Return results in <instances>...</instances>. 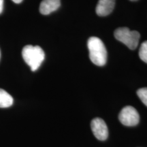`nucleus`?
<instances>
[{
	"mask_svg": "<svg viewBox=\"0 0 147 147\" xmlns=\"http://www.w3.org/2000/svg\"><path fill=\"white\" fill-rule=\"evenodd\" d=\"M119 119L124 125L132 127L139 123L140 116L136 108L127 106L121 110L119 115Z\"/></svg>",
	"mask_w": 147,
	"mask_h": 147,
	"instance_id": "4",
	"label": "nucleus"
},
{
	"mask_svg": "<svg viewBox=\"0 0 147 147\" xmlns=\"http://www.w3.org/2000/svg\"><path fill=\"white\" fill-rule=\"evenodd\" d=\"M12 1L15 3H20L23 1V0H12Z\"/></svg>",
	"mask_w": 147,
	"mask_h": 147,
	"instance_id": "12",
	"label": "nucleus"
},
{
	"mask_svg": "<svg viewBox=\"0 0 147 147\" xmlns=\"http://www.w3.org/2000/svg\"><path fill=\"white\" fill-rule=\"evenodd\" d=\"M0 59H1V51H0Z\"/></svg>",
	"mask_w": 147,
	"mask_h": 147,
	"instance_id": "14",
	"label": "nucleus"
},
{
	"mask_svg": "<svg viewBox=\"0 0 147 147\" xmlns=\"http://www.w3.org/2000/svg\"><path fill=\"white\" fill-rule=\"evenodd\" d=\"M3 9V0H0V14L2 12Z\"/></svg>",
	"mask_w": 147,
	"mask_h": 147,
	"instance_id": "11",
	"label": "nucleus"
},
{
	"mask_svg": "<svg viewBox=\"0 0 147 147\" xmlns=\"http://www.w3.org/2000/svg\"><path fill=\"white\" fill-rule=\"evenodd\" d=\"M137 95L143 104L147 106V88H141L137 91Z\"/></svg>",
	"mask_w": 147,
	"mask_h": 147,
	"instance_id": "10",
	"label": "nucleus"
},
{
	"mask_svg": "<svg viewBox=\"0 0 147 147\" xmlns=\"http://www.w3.org/2000/svg\"><path fill=\"white\" fill-rule=\"evenodd\" d=\"M115 37L119 42L123 43L129 49L134 50L138 45L140 34L137 31H131L127 27H120L115 32Z\"/></svg>",
	"mask_w": 147,
	"mask_h": 147,
	"instance_id": "3",
	"label": "nucleus"
},
{
	"mask_svg": "<svg viewBox=\"0 0 147 147\" xmlns=\"http://www.w3.org/2000/svg\"><path fill=\"white\" fill-rule=\"evenodd\" d=\"M115 0H99L96 9V14L100 16H105L110 14L115 8Z\"/></svg>",
	"mask_w": 147,
	"mask_h": 147,
	"instance_id": "6",
	"label": "nucleus"
},
{
	"mask_svg": "<svg viewBox=\"0 0 147 147\" xmlns=\"http://www.w3.org/2000/svg\"><path fill=\"white\" fill-rule=\"evenodd\" d=\"M61 0H42L40 5V12L43 15H48L59 8Z\"/></svg>",
	"mask_w": 147,
	"mask_h": 147,
	"instance_id": "7",
	"label": "nucleus"
},
{
	"mask_svg": "<svg viewBox=\"0 0 147 147\" xmlns=\"http://www.w3.org/2000/svg\"><path fill=\"white\" fill-rule=\"evenodd\" d=\"M139 57L143 61L147 63V41L142 42L139 50Z\"/></svg>",
	"mask_w": 147,
	"mask_h": 147,
	"instance_id": "9",
	"label": "nucleus"
},
{
	"mask_svg": "<svg viewBox=\"0 0 147 147\" xmlns=\"http://www.w3.org/2000/svg\"><path fill=\"white\" fill-rule=\"evenodd\" d=\"M22 56L32 71L39 68L45 58V52L39 46L27 45L24 47L22 50Z\"/></svg>",
	"mask_w": 147,
	"mask_h": 147,
	"instance_id": "2",
	"label": "nucleus"
},
{
	"mask_svg": "<svg viewBox=\"0 0 147 147\" xmlns=\"http://www.w3.org/2000/svg\"><path fill=\"white\" fill-rule=\"evenodd\" d=\"M130 1H138V0H130Z\"/></svg>",
	"mask_w": 147,
	"mask_h": 147,
	"instance_id": "13",
	"label": "nucleus"
},
{
	"mask_svg": "<svg viewBox=\"0 0 147 147\" xmlns=\"http://www.w3.org/2000/svg\"><path fill=\"white\" fill-rule=\"evenodd\" d=\"M13 98L7 91L0 89V108H8L13 104Z\"/></svg>",
	"mask_w": 147,
	"mask_h": 147,
	"instance_id": "8",
	"label": "nucleus"
},
{
	"mask_svg": "<svg viewBox=\"0 0 147 147\" xmlns=\"http://www.w3.org/2000/svg\"><path fill=\"white\" fill-rule=\"evenodd\" d=\"M87 46L92 63L98 66L105 65L107 61V51L102 40L97 37H91L88 40Z\"/></svg>",
	"mask_w": 147,
	"mask_h": 147,
	"instance_id": "1",
	"label": "nucleus"
},
{
	"mask_svg": "<svg viewBox=\"0 0 147 147\" xmlns=\"http://www.w3.org/2000/svg\"><path fill=\"white\" fill-rule=\"evenodd\" d=\"M91 130L99 140H106L108 136V129L105 121L101 118H95L91 123Z\"/></svg>",
	"mask_w": 147,
	"mask_h": 147,
	"instance_id": "5",
	"label": "nucleus"
}]
</instances>
